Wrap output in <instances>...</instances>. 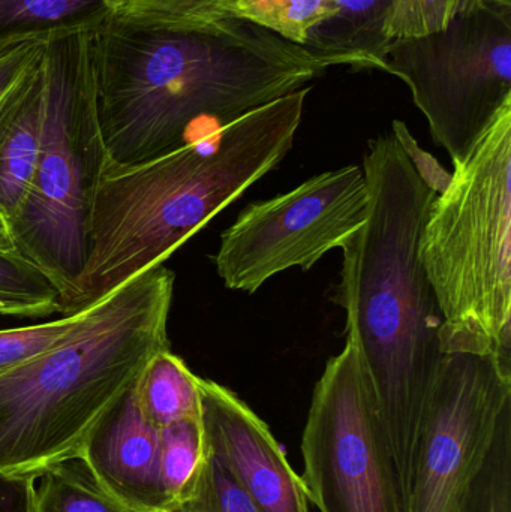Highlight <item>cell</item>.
<instances>
[{"label":"cell","mask_w":511,"mask_h":512,"mask_svg":"<svg viewBox=\"0 0 511 512\" xmlns=\"http://www.w3.org/2000/svg\"><path fill=\"white\" fill-rule=\"evenodd\" d=\"M36 481L0 472V512H32Z\"/></svg>","instance_id":"cell-28"},{"label":"cell","mask_w":511,"mask_h":512,"mask_svg":"<svg viewBox=\"0 0 511 512\" xmlns=\"http://www.w3.org/2000/svg\"><path fill=\"white\" fill-rule=\"evenodd\" d=\"M174 273L144 271L90 304L59 345L0 375V472L35 477L80 459L111 409L170 351Z\"/></svg>","instance_id":"cell-4"},{"label":"cell","mask_w":511,"mask_h":512,"mask_svg":"<svg viewBox=\"0 0 511 512\" xmlns=\"http://www.w3.org/2000/svg\"><path fill=\"white\" fill-rule=\"evenodd\" d=\"M63 298L50 277L18 252L0 251V316L63 315Z\"/></svg>","instance_id":"cell-18"},{"label":"cell","mask_w":511,"mask_h":512,"mask_svg":"<svg viewBox=\"0 0 511 512\" xmlns=\"http://www.w3.org/2000/svg\"><path fill=\"white\" fill-rule=\"evenodd\" d=\"M134 394L141 414L156 429L201 420L198 376L171 349L147 363L135 382Z\"/></svg>","instance_id":"cell-16"},{"label":"cell","mask_w":511,"mask_h":512,"mask_svg":"<svg viewBox=\"0 0 511 512\" xmlns=\"http://www.w3.org/2000/svg\"><path fill=\"white\" fill-rule=\"evenodd\" d=\"M125 6L126 0H0V50L96 32Z\"/></svg>","instance_id":"cell-14"},{"label":"cell","mask_w":511,"mask_h":512,"mask_svg":"<svg viewBox=\"0 0 511 512\" xmlns=\"http://www.w3.org/2000/svg\"><path fill=\"white\" fill-rule=\"evenodd\" d=\"M470 2L471 0H395L384 26V36L392 42L393 39L440 32Z\"/></svg>","instance_id":"cell-24"},{"label":"cell","mask_w":511,"mask_h":512,"mask_svg":"<svg viewBox=\"0 0 511 512\" xmlns=\"http://www.w3.org/2000/svg\"><path fill=\"white\" fill-rule=\"evenodd\" d=\"M384 72L401 78L453 164L511 102V6L471 0L440 32L390 42Z\"/></svg>","instance_id":"cell-7"},{"label":"cell","mask_w":511,"mask_h":512,"mask_svg":"<svg viewBox=\"0 0 511 512\" xmlns=\"http://www.w3.org/2000/svg\"><path fill=\"white\" fill-rule=\"evenodd\" d=\"M392 134L395 135L399 146L404 150L407 158L410 159L416 173L419 174L422 182L437 195L446 191L449 183L452 182V173L446 170L431 153L422 149L419 141L413 137L407 123L402 120H395L392 123Z\"/></svg>","instance_id":"cell-26"},{"label":"cell","mask_w":511,"mask_h":512,"mask_svg":"<svg viewBox=\"0 0 511 512\" xmlns=\"http://www.w3.org/2000/svg\"><path fill=\"white\" fill-rule=\"evenodd\" d=\"M38 480L32 512H135L105 492L81 459L60 463Z\"/></svg>","instance_id":"cell-17"},{"label":"cell","mask_w":511,"mask_h":512,"mask_svg":"<svg viewBox=\"0 0 511 512\" xmlns=\"http://www.w3.org/2000/svg\"><path fill=\"white\" fill-rule=\"evenodd\" d=\"M236 0H126L123 11L167 23L198 24L230 18Z\"/></svg>","instance_id":"cell-25"},{"label":"cell","mask_w":511,"mask_h":512,"mask_svg":"<svg viewBox=\"0 0 511 512\" xmlns=\"http://www.w3.org/2000/svg\"><path fill=\"white\" fill-rule=\"evenodd\" d=\"M204 448L257 512H309L302 478L266 423L218 382L198 376Z\"/></svg>","instance_id":"cell-11"},{"label":"cell","mask_w":511,"mask_h":512,"mask_svg":"<svg viewBox=\"0 0 511 512\" xmlns=\"http://www.w3.org/2000/svg\"><path fill=\"white\" fill-rule=\"evenodd\" d=\"M161 481L171 507L185 498L203 457L201 420L180 421L159 429Z\"/></svg>","instance_id":"cell-20"},{"label":"cell","mask_w":511,"mask_h":512,"mask_svg":"<svg viewBox=\"0 0 511 512\" xmlns=\"http://www.w3.org/2000/svg\"><path fill=\"white\" fill-rule=\"evenodd\" d=\"M335 17L312 30L303 45L312 53L339 57L354 71H384L387 47L384 26L395 0H335Z\"/></svg>","instance_id":"cell-15"},{"label":"cell","mask_w":511,"mask_h":512,"mask_svg":"<svg viewBox=\"0 0 511 512\" xmlns=\"http://www.w3.org/2000/svg\"><path fill=\"white\" fill-rule=\"evenodd\" d=\"M363 168L317 174L285 194L249 204L222 233L216 271L231 291L254 294L290 268L309 271L362 227L368 213Z\"/></svg>","instance_id":"cell-9"},{"label":"cell","mask_w":511,"mask_h":512,"mask_svg":"<svg viewBox=\"0 0 511 512\" xmlns=\"http://www.w3.org/2000/svg\"><path fill=\"white\" fill-rule=\"evenodd\" d=\"M93 33L44 42L45 80L38 164L11 228L18 254L44 271L71 313L87 254L90 210L107 164L96 111Z\"/></svg>","instance_id":"cell-6"},{"label":"cell","mask_w":511,"mask_h":512,"mask_svg":"<svg viewBox=\"0 0 511 512\" xmlns=\"http://www.w3.org/2000/svg\"><path fill=\"white\" fill-rule=\"evenodd\" d=\"M165 512H257L227 471L203 448L200 468L183 501Z\"/></svg>","instance_id":"cell-23"},{"label":"cell","mask_w":511,"mask_h":512,"mask_svg":"<svg viewBox=\"0 0 511 512\" xmlns=\"http://www.w3.org/2000/svg\"><path fill=\"white\" fill-rule=\"evenodd\" d=\"M80 459L129 510H170L161 481V435L141 414L134 388L93 430Z\"/></svg>","instance_id":"cell-12"},{"label":"cell","mask_w":511,"mask_h":512,"mask_svg":"<svg viewBox=\"0 0 511 512\" xmlns=\"http://www.w3.org/2000/svg\"><path fill=\"white\" fill-rule=\"evenodd\" d=\"M302 457L306 496L321 512H405L392 450L350 342L315 385Z\"/></svg>","instance_id":"cell-8"},{"label":"cell","mask_w":511,"mask_h":512,"mask_svg":"<svg viewBox=\"0 0 511 512\" xmlns=\"http://www.w3.org/2000/svg\"><path fill=\"white\" fill-rule=\"evenodd\" d=\"M336 11L335 0H236L230 17L257 24L303 47L312 30L335 17Z\"/></svg>","instance_id":"cell-19"},{"label":"cell","mask_w":511,"mask_h":512,"mask_svg":"<svg viewBox=\"0 0 511 512\" xmlns=\"http://www.w3.org/2000/svg\"><path fill=\"white\" fill-rule=\"evenodd\" d=\"M461 512H511V418L501 426Z\"/></svg>","instance_id":"cell-22"},{"label":"cell","mask_w":511,"mask_h":512,"mask_svg":"<svg viewBox=\"0 0 511 512\" xmlns=\"http://www.w3.org/2000/svg\"><path fill=\"white\" fill-rule=\"evenodd\" d=\"M362 168L368 213L342 245L333 300L347 315V342L371 390L407 510L417 441L444 355L441 313L419 255L437 194L392 132L369 141Z\"/></svg>","instance_id":"cell-2"},{"label":"cell","mask_w":511,"mask_h":512,"mask_svg":"<svg viewBox=\"0 0 511 512\" xmlns=\"http://www.w3.org/2000/svg\"><path fill=\"white\" fill-rule=\"evenodd\" d=\"M42 44L44 42H21L0 50V104L38 56Z\"/></svg>","instance_id":"cell-27"},{"label":"cell","mask_w":511,"mask_h":512,"mask_svg":"<svg viewBox=\"0 0 511 512\" xmlns=\"http://www.w3.org/2000/svg\"><path fill=\"white\" fill-rule=\"evenodd\" d=\"M492 2L501 3V5L511 6V0H492Z\"/></svg>","instance_id":"cell-30"},{"label":"cell","mask_w":511,"mask_h":512,"mask_svg":"<svg viewBox=\"0 0 511 512\" xmlns=\"http://www.w3.org/2000/svg\"><path fill=\"white\" fill-rule=\"evenodd\" d=\"M311 87L135 164L107 161L90 210L71 313L164 264L293 149Z\"/></svg>","instance_id":"cell-3"},{"label":"cell","mask_w":511,"mask_h":512,"mask_svg":"<svg viewBox=\"0 0 511 512\" xmlns=\"http://www.w3.org/2000/svg\"><path fill=\"white\" fill-rule=\"evenodd\" d=\"M89 306L42 324L0 330V375L18 369L59 345L86 318Z\"/></svg>","instance_id":"cell-21"},{"label":"cell","mask_w":511,"mask_h":512,"mask_svg":"<svg viewBox=\"0 0 511 512\" xmlns=\"http://www.w3.org/2000/svg\"><path fill=\"white\" fill-rule=\"evenodd\" d=\"M107 161L135 164L308 86L339 57L240 18L180 24L122 11L92 35Z\"/></svg>","instance_id":"cell-1"},{"label":"cell","mask_w":511,"mask_h":512,"mask_svg":"<svg viewBox=\"0 0 511 512\" xmlns=\"http://www.w3.org/2000/svg\"><path fill=\"white\" fill-rule=\"evenodd\" d=\"M0 251L17 252L14 236H12L11 221H9L8 213L3 209L2 203H0Z\"/></svg>","instance_id":"cell-29"},{"label":"cell","mask_w":511,"mask_h":512,"mask_svg":"<svg viewBox=\"0 0 511 512\" xmlns=\"http://www.w3.org/2000/svg\"><path fill=\"white\" fill-rule=\"evenodd\" d=\"M39 54L41 50L0 104V203L9 221L23 203L38 164L45 105Z\"/></svg>","instance_id":"cell-13"},{"label":"cell","mask_w":511,"mask_h":512,"mask_svg":"<svg viewBox=\"0 0 511 512\" xmlns=\"http://www.w3.org/2000/svg\"><path fill=\"white\" fill-rule=\"evenodd\" d=\"M453 165L419 245L441 351L488 355L511 373V102Z\"/></svg>","instance_id":"cell-5"},{"label":"cell","mask_w":511,"mask_h":512,"mask_svg":"<svg viewBox=\"0 0 511 512\" xmlns=\"http://www.w3.org/2000/svg\"><path fill=\"white\" fill-rule=\"evenodd\" d=\"M509 418L510 372L488 355L444 354L417 441L405 512H461Z\"/></svg>","instance_id":"cell-10"}]
</instances>
